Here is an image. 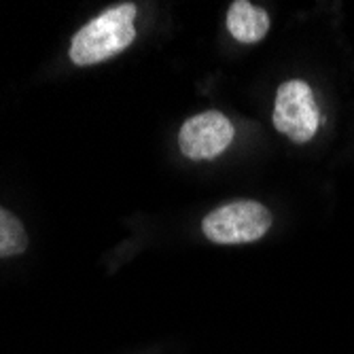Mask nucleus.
Segmentation results:
<instances>
[{
  "instance_id": "6",
  "label": "nucleus",
  "mask_w": 354,
  "mask_h": 354,
  "mask_svg": "<svg viewBox=\"0 0 354 354\" xmlns=\"http://www.w3.org/2000/svg\"><path fill=\"white\" fill-rule=\"evenodd\" d=\"M28 248V236L21 221L0 206V259L21 254Z\"/></svg>"
},
{
  "instance_id": "4",
  "label": "nucleus",
  "mask_w": 354,
  "mask_h": 354,
  "mask_svg": "<svg viewBox=\"0 0 354 354\" xmlns=\"http://www.w3.org/2000/svg\"><path fill=\"white\" fill-rule=\"evenodd\" d=\"M234 140L232 121L218 111H206L183 123L178 132V147L193 162L214 159Z\"/></svg>"
},
{
  "instance_id": "5",
  "label": "nucleus",
  "mask_w": 354,
  "mask_h": 354,
  "mask_svg": "<svg viewBox=\"0 0 354 354\" xmlns=\"http://www.w3.org/2000/svg\"><path fill=\"white\" fill-rule=\"evenodd\" d=\"M227 30L240 43H259L270 32V15L261 7H254L246 0H236L227 11Z\"/></svg>"
},
{
  "instance_id": "1",
  "label": "nucleus",
  "mask_w": 354,
  "mask_h": 354,
  "mask_svg": "<svg viewBox=\"0 0 354 354\" xmlns=\"http://www.w3.org/2000/svg\"><path fill=\"white\" fill-rule=\"evenodd\" d=\"M136 5L121 3L85 24L71 43L73 64L93 66L125 51L136 39Z\"/></svg>"
},
{
  "instance_id": "2",
  "label": "nucleus",
  "mask_w": 354,
  "mask_h": 354,
  "mask_svg": "<svg viewBox=\"0 0 354 354\" xmlns=\"http://www.w3.org/2000/svg\"><path fill=\"white\" fill-rule=\"evenodd\" d=\"M272 227L270 210L254 200H236L214 208L206 214L202 230L204 236L223 246L248 244L261 240Z\"/></svg>"
},
{
  "instance_id": "3",
  "label": "nucleus",
  "mask_w": 354,
  "mask_h": 354,
  "mask_svg": "<svg viewBox=\"0 0 354 354\" xmlns=\"http://www.w3.org/2000/svg\"><path fill=\"white\" fill-rule=\"evenodd\" d=\"M320 125L314 93L306 81L293 79L278 87L274 104V127L293 142H308Z\"/></svg>"
}]
</instances>
